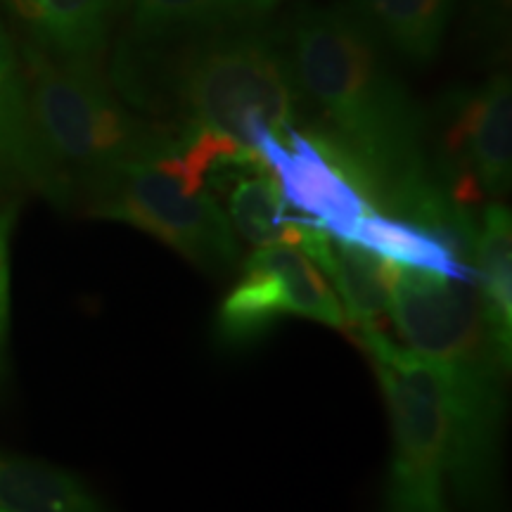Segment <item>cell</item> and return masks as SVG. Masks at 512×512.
<instances>
[{
	"label": "cell",
	"mask_w": 512,
	"mask_h": 512,
	"mask_svg": "<svg viewBox=\"0 0 512 512\" xmlns=\"http://www.w3.org/2000/svg\"><path fill=\"white\" fill-rule=\"evenodd\" d=\"M283 0H131L124 34L169 38L266 24Z\"/></svg>",
	"instance_id": "cell-14"
},
{
	"label": "cell",
	"mask_w": 512,
	"mask_h": 512,
	"mask_svg": "<svg viewBox=\"0 0 512 512\" xmlns=\"http://www.w3.org/2000/svg\"><path fill=\"white\" fill-rule=\"evenodd\" d=\"M119 10L121 0H41V19L31 34L57 60L102 69Z\"/></svg>",
	"instance_id": "cell-17"
},
{
	"label": "cell",
	"mask_w": 512,
	"mask_h": 512,
	"mask_svg": "<svg viewBox=\"0 0 512 512\" xmlns=\"http://www.w3.org/2000/svg\"><path fill=\"white\" fill-rule=\"evenodd\" d=\"M254 150L273 174L285 202L332 238L347 240L356 223L375 209L344 164L302 128L275 136L271 128L261 126Z\"/></svg>",
	"instance_id": "cell-9"
},
{
	"label": "cell",
	"mask_w": 512,
	"mask_h": 512,
	"mask_svg": "<svg viewBox=\"0 0 512 512\" xmlns=\"http://www.w3.org/2000/svg\"><path fill=\"white\" fill-rule=\"evenodd\" d=\"M458 0H351V10L380 38L413 64H430L444 48Z\"/></svg>",
	"instance_id": "cell-15"
},
{
	"label": "cell",
	"mask_w": 512,
	"mask_h": 512,
	"mask_svg": "<svg viewBox=\"0 0 512 512\" xmlns=\"http://www.w3.org/2000/svg\"><path fill=\"white\" fill-rule=\"evenodd\" d=\"M302 252L328 278L351 330L380 328L392 297V261L354 242L332 238L325 230H318Z\"/></svg>",
	"instance_id": "cell-12"
},
{
	"label": "cell",
	"mask_w": 512,
	"mask_h": 512,
	"mask_svg": "<svg viewBox=\"0 0 512 512\" xmlns=\"http://www.w3.org/2000/svg\"><path fill=\"white\" fill-rule=\"evenodd\" d=\"M207 185L226 195V216L230 228L254 247H299L309 245L323 230L316 221L292 214L283 192L264 159L249 164L223 166L207 178Z\"/></svg>",
	"instance_id": "cell-11"
},
{
	"label": "cell",
	"mask_w": 512,
	"mask_h": 512,
	"mask_svg": "<svg viewBox=\"0 0 512 512\" xmlns=\"http://www.w3.org/2000/svg\"><path fill=\"white\" fill-rule=\"evenodd\" d=\"M347 242L370 249L394 266L437 273L460 283H475L470 254L456 238L406 216L384 214L380 209L368 211L351 230Z\"/></svg>",
	"instance_id": "cell-13"
},
{
	"label": "cell",
	"mask_w": 512,
	"mask_h": 512,
	"mask_svg": "<svg viewBox=\"0 0 512 512\" xmlns=\"http://www.w3.org/2000/svg\"><path fill=\"white\" fill-rule=\"evenodd\" d=\"M512 0H470V15L477 34L489 46H503L510 27Z\"/></svg>",
	"instance_id": "cell-20"
},
{
	"label": "cell",
	"mask_w": 512,
	"mask_h": 512,
	"mask_svg": "<svg viewBox=\"0 0 512 512\" xmlns=\"http://www.w3.org/2000/svg\"><path fill=\"white\" fill-rule=\"evenodd\" d=\"M283 318L349 330L335 290L302 249L261 247L242 264L238 280L216 309V344L230 351L249 349Z\"/></svg>",
	"instance_id": "cell-8"
},
{
	"label": "cell",
	"mask_w": 512,
	"mask_h": 512,
	"mask_svg": "<svg viewBox=\"0 0 512 512\" xmlns=\"http://www.w3.org/2000/svg\"><path fill=\"white\" fill-rule=\"evenodd\" d=\"M434 183L458 209L498 202L512 183V83L494 74L479 86L453 88L427 119Z\"/></svg>",
	"instance_id": "cell-7"
},
{
	"label": "cell",
	"mask_w": 512,
	"mask_h": 512,
	"mask_svg": "<svg viewBox=\"0 0 512 512\" xmlns=\"http://www.w3.org/2000/svg\"><path fill=\"white\" fill-rule=\"evenodd\" d=\"M107 81L145 117L178 131L214 128L252 150L261 126L283 136L306 114L290 43L266 24L169 38L121 34Z\"/></svg>",
	"instance_id": "cell-2"
},
{
	"label": "cell",
	"mask_w": 512,
	"mask_h": 512,
	"mask_svg": "<svg viewBox=\"0 0 512 512\" xmlns=\"http://www.w3.org/2000/svg\"><path fill=\"white\" fill-rule=\"evenodd\" d=\"M392 427L380 512H453L451 425L437 363L399 347L380 328L358 330Z\"/></svg>",
	"instance_id": "cell-5"
},
{
	"label": "cell",
	"mask_w": 512,
	"mask_h": 512,
	"mask_svg": "<svg viewBox=\"0 0 512 512\" xmlns=\"http://www.w3.org/2000/svg\"><path fill=\"white\" fill-rule=\"evenodd\" d=\"M19 192L0 190V377L8 368L10 344V242L15 233V223L22 209Z\"/></svg>",
	"instance_id": "cell-19"
},
{
	"label": "cell",
	"mask_w": 512,
	"mask_h": 512,
	"mask_svg": "<svg viewBox=\"0 0 512 512\" xmlns=\"http://www.w3.org/2000/svg\"><path fill=\"white\" fill-rule=\"evenodd\" d=\"M76 207L143 230L202 273L228 275L240 264L238 235L214 192L190 190L157 159L100 176L81 190Z\"/></svg>",
	"instance_id": "cell-6"
},
{
	"label": "cell",
	"mask_w": 512,
	"mask_h": 512,
	"mask_svg": "<svg viewBox=\"0 0 512 512\" xmlns=\"http://www.w3.org/2000/svg\"><path fill=\"white\" fill-rule=\"evenodd\" d=\"M0 512H5V510H0Z\"/></svg>",
	"instance_id": "cell-21"
},
{
	"label": "cell",
	"mask_w": 512,
	"mask_h": 512,
	"mask_svg": "<svg viewBox=\"0 0 512 512\" xmlns=\"http://www.w3.org/2000/svg\"><path fill=\"white\" fill-rule=\"evenodd\" d=\"M470 264L491 328L512 351V216L501 202H486L477 211Z\"/></svg>",
	"instance_id": "cell-18"
},
{
	"label": "cell",
	"mask_w": 512,
	"mask_h": 512,
	"mask_svg": "<svg viewBox=\"0 0 512 512\" xmlns=\"http://www.w3.org/2000/svg\"><path fill=\"white\" fill-rule=\"evenodd\" d=\"M389 316L408 349L437 363L451 425V496L463 512H503L505 377L475 283L394 266Z\"/></svg>",
	"instance_id": "cell-3"
},
{
	"label": "cell",
	"mask_w": 512,
	"mask_h": 512,
	"mask_svg": "<svg viewBox=\"0 0 512 512\" xmlns=\"http://www.w3.org/2000/svg\"><path fill=\"white\" fill-rule=\"evenodd\" d=\"M19 55L36 143L67 209L100 176L169 155L181 143L178 128L128 107L100 67L62 62L34 41L24 43Z\"/></svg>",
	"instance_id": "cell-4"
},
{
	"label": "cell",
	"mask_w": 512,
	"mask_h": 512,
	"mask_svg": "<svg viewBox=\"0 0 512 512\" xmlns=\"http://www.w3.org/2000/svg\"><path fill=\"white\" fill-rule=\"evenodd\" d=\"M0 190L41 195L67 209L64 192L36 143L22 55L0 22Z\"/></svg>",
	"instance_id": "cell-10"
},
{
	"label": "cell",
	"mask_w": 512,
	"mask_h": 512,
	"mask_svg": "<svg viewBox=\"0 0 512 512\" xmlns=\"http://www.w3.org/2000/svg\"><path fill=\"white\" fill-rule=\"evenodd\" d=\"M290 55L304 112L316 114L306 133L344 164L370 204L444 230L470 254L477 211L458 209L434 183L430 117L351 5L299 12Z\"/></svg>",
	"instance_id": "cell-1"
},
{
	"label": "cell",
	"mask_w": 512,
	"mask_h": 512,
	"mask_svg": "<svg viewBox=\"0 0 512 512\" xmlns=\"http://www.w3.org/2000/svg\"><path fill=\"white\" fill-rule=\"evenodd\" d=\"M0 510L112 512L74 472L10 451H0Z\"/></svg>",
	"instance_id": "cell-16"
}]
</instances>
